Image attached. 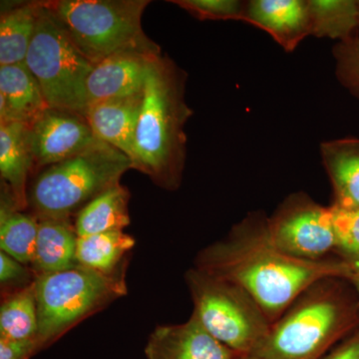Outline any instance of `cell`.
Wrapping results in <instances>:
<instances>
[{
  "mask_svg": "<svg viewBox=\"0 0 359 359\" xmlns=\"http://www.w3.org/2000/svg\"><path fill=\"white\" fill-rule=\"evenodd\" d=\"M195 264L249 292L271 323L313 283L330 276L351 280L354 273L337 256L304 261L285 254L271 240L268 218L261 212L250 214L223 240L201 250Z\"/></svg>",
  "mask_w": 359,
  "mask_h": 359,
  "instance_id": "6da1fadb",
  "label": "cell"
},
{
  "mask_svg": "<svg viewBox=\"0 0 359 359\" xmlns=\"http://www.w3.org/2000/svg\"><path fill=\"white\" fill-rule=\"evenodd\" d=\"M186 78L160 54L151 63L144 87L132 165L165 190L179 188L185 166V125L192 116L185 100Z\"/></svg>",
  "mask_w": 359,
  "mask_h": 359,
  "instance_id": "7a4b0ae2",
  "label": "cell"
},
{
  "mask_svg": "<svg viewBox=\"0 0 359 359\" xmlns=\"http://www.w3.org/2000/svg\"><path fill=\"white\" fill-rule=\"evenodd\" d=\"M359 327V297L348 278H321L271 325L250 355L259 359H323Z\"/></svg>",
  "mask_w": 359,
  "mask_h": 359,
  "instance_id": "3957f363",
  "label": "cell"
},
{
  "mask_svg": "<svg viewBox=\"0 0 359 359\" xmlns=\"http://www.w3.org/2000/svg\"><path fill=\"white\" fill-rule=\"evenodd\" d=\"M131 160L100 141L84 152L45 168L28 189L27 202L37 219H70L105 191L119 185Z\"/></svg>",
  "mask_w": 359,
  "mask_h": 359,
  "instance_id": "277c9868",
  "label": "cell"
},
{
  "mask_svg": "<svg viewBox=\"0 0 359 359\" xmlns=\"http://www.w3.org/2000/svg\"><path fill=\"white\" fill-rule=\"evenodd\" d=\"M125 266L106 273L76 264L35 280L39 349L60 339L78 323L127 294Z\"/></svg>",
  "mask_w": 359,
  "mask_h": 359,
  "instance_id": "5b68a950",
  "label": "cell"
},
{
  "mask_svg": "<svg viewBox=\"0 0 359 359\" xmlns=\"http://www.w3.org/2000/svg\"><path fill=\"white\" fill-rule=\"evenodd\" d=\"M44 4L94 66L125 49L160 50L142 28L149 0H49Z\"/></svg>",
  "mask_w": 359,
  "mask_h": 359,
  "instance_id": "8992f818",
  "label": "cell"
},
{
  "mask_svg": "<svg viewBox=\"0 0 359 359\" xmlns=\"http://www.w3.org/2000/svg\"><path fill=\"white\" fill-rule=\"evenodd\" d=\"M194 313L205 330L238 355H250L271 330L263 309L240 285L198 268L185 276Z\"/></svg>",
  "mask_w": 359,
  "mask_h": 359,
  "instance_id": "52a82bcc",
  "label": "cell"
},
{
  "mask_svg": "<svg viewBox=\"0 0 359 359\" xmlns=\"http://www.w3.org/2000/svg\"><path fill=\"white\" fill-rule=\"evenodd\" d=\"M25 65L39 81L49 107L84 115L85 85L94 65L73 43L44 1Z\"/></svg>",
  "mask_w": 359,
  "mask_h": 359,
  "instance_id": "ba28073f",
  "label": "cell"
},
{
  "mask_svg": "<svg viewBox=\"0 0 359 359\" xmlns=\"http://www.w3.org/2000/svg\"><path fill=\"white\" fill-rule=\"evenodd\" d=\"M271 240L290 257L320 261L335 256V233L332 207L314 202L304 193L285 200L268 218Z\"/></svg>",
  "mask_w": 359,
  "mask_h": 359,
  "instance_id": "9c48e42d",
  "label": "cell"
},
{
  "mask_svg": "<svg viewBox=\"0 0 359 359\" xmlns=\"http://www.w3.org/2000/svg\"><path fill=\"white\" fill-rule=\"evenodd\" d=\"M34 173L84 152L101 140L84 116L47 108L29 125Z\"/></svg>",
  "mask_w": 359,
  "mask_h": 359,
  "instance_id": "30bf717a",
  "label": "cell"
},
{
  "mask_svg": "<svg viewBox=\"0 0 359 359\" xmlns=\"http://www.w3.org/2000/svg\"><path fill=\"white\" fill-rule=\"evenodd\" d=\"M160 54L161 50L125 49L94 66L85 85L86 109L92 104L143 91L151 63Z\"/></svg>",
  "mask_w": 359,
  "mask_h": 359,
  "instance_id": "8fae6325",
  "label": "cell"
},
{
  "mask_svg": "<svg viewBox=\"0 0 359 359\" xmlns=\"http://www.w3.org/2000/svg\"><path fill=\"white\" fill-rule=\"evenodd\" d=\"M145 354L147 359H236L238 356L205 330L194 311L186 323L156 327L149 337Z\"/></svg>",
  "mask_w": 359,
  "mask_h": 359,
  "instance_id": "7c38bea8",
  "label": "cell"
},
{
  "mask_svg": "<svg viewBox=\"0 0 359 359\" xmlns=\"http://www.w3.org/2000/svg\"><path fill=\"white\" fill-rule=\"evenodd\" d=\"M245 22L269 33L287 52H292L311 35L308 1L252 0L245 2Z\"/></svg>",
  "mask_w": 359,
  "mask_h": 359,
  "instance_id": "4fadbf2b",
  "label": "cell"
},
{
  "mask_svg": "<svg viewBox=\"0 0 359 359\" xmlns=\"http://www.w3.org/2000/svg\"><path fill=\"white\" fill-rule=\"evenodd\" d=\"M143 99L144 90L133 95L92 104L84 113L97 138L121 151L131 162Z\"/></svg>",
  "mask_w": 359,
  "mask_h": 359,
  "instance_id": "5bb4252c",
  "label": "cell"
},
{
  "mask_svg": "<svg viewBox=\"0 0 359 359\" xmlns=\"http://www.w3.org/2000/svg\"><path fill=\"white\" fill-rule=\"evenodd\" d=\"M34 173L29 141V126L25 123L0 124V176L2 186L13 195L18 209L27 210L28 178Z\"/></svg>",
  "mask_w": 359,
  "mask_h": 359,
  "instance_id": "9a60e30c",
  "label": "cell"
},
{
  "mask_svg": "<svg viewBox=\"0 0 359 359\" xmlns=\"http://www.w3.org/2000/svg\"><path fill=\"white\" fill-rule=\"evenodd\" d=\"M47 108L41 87L25 62L0 66V124L29 125Z\"/></svg>",
  "mask_w": 359,
  "mask_h": 359,
  "instance_id": "2e32d148",
  "label": "cell"
},
{
  "mask_svg": "<svg viewBox=\"0 0 359 359\" xmlns=\"http://www.w3.org/2000/svg\"><path fill=\"white\" fill-rule=\"evenodd\" d=\"M321 158L332 190L334 205L359 208V139H339L321 144Z\"/></svg>",
  "mask_w": 359,
  "mask_h": 359,
  "instance_id": "e0dca14e",
  "label": "cell"
},
{
  "mask_svg": "<svg viewBox=\"0 0 359 359\" xmlns=\"http://www.w3.org/2000/svg\"><path fill=\"white\" fill-rule=\"evenodd\" d=\"M78 236L70 219H39V233L32 269L36 276L74 266Z\"/></svg>",
  "mask_w": 359,
  "mask_h": 359,
  "instance_id": "ac0fdd59",
  "label": "cell"
},
{
  "mask_svg": "<svg viewBox=\"0 0 359 359\" xmlns=\"http://www.w3.org/2000/svg\"><path fill=\"white\" fill-rule=\"evenodd\" d=\"M39 233V219L18 209L13 195L1 186L0 249L32 268Z\"/></svg>",
  "mask_w": 359,
  "mask_h": 359,
  "instance_id": "d6986e66",
  "label": "cell"
},
{
  "mask_svg": "<svg viewBox=\"0 0 359 359\" xmlns=\"http://www.w3.org/2000/svg\"><path fill=\"white\" fill-rule=\"evenodd\" d=\"M128 189L119 185L101 194L75 217L78 237L123 231L130 224Z\"/></svg>",
  "mask_w": 359,
  "mask_h": 359,
  "instance_id": "ffe728a7",
  "label": "cell"
},
{
  "mask_svg": "<svg viewBox=\"0 0 359 359\" xmlns=\"http://www.w3.org/2000/svg\"><path fill=\"white\" fill-rule=\"evenodd\" d=\"M41 1L25 2L2 11L0 18V66L25 62Z\"/></svg>",
  "mask_w": 359,
  "mask_h": 359,
  "instance_id": "44dd1931",
  "label": "cell"
},
{
  "mask_svg": "<svg viewBox=\"0 0 359 359\" xmlns=\"http://www.w3.org/2000/svg\"><path fill=\"white\" fill-rule=\"evenodd\" d=\"M134 245V238L123 231L78 237L76 262L102 273H114L124 266L125 255Z\"/></svg>",
  "mask_w": 359,
  "mask_h": 359,
  "instance_id": "7402d4cb",
  "label": "cell"
},
{
  "mask_svg": "<svg viewBox=\"0 0 359 359\" xmlns=\"http://www.w3.org/2000/svg\"><path fill=\"white\" fill-rule=\"evenodd\" d=\"M39 334L35 282L4 295L0 306V339H36Z\"/></svg>",
  "mask_w": 359,
  "mask_h": 359,
  "instance_id": "603a6c76",
  "label": "cell"
},
{
  "mask_svg": "<svg viewBox=\"0 0 359 359\" xmlns=\"http://www.w3.org/2000/svg\"><path fill=\"white\" fill-rule=\"evenodd\" d=\"M311 35L316 37L351 39L359 23L358 2L353 0H309Z\"/></svg>",
  "mask_w": 359,
  "mask_h": 359,
  "instance_id": "cb8c5ba5",
  "label": "cell"
},
{
  "mask_svg": "<svg viewBox=\"0 0 359 359\" xmlns=\"http://www.w3.org/2000/svg\"><path fill=\"white\" fill-rule=\"evenodd\" d=\"M330 207L335 233L334 255L356 273L359 271V208Z\"/></svg>",
  "mask_w": 359,
  "mask_h": 359,
  "instance_id": "d4e9b609",
  "label": "cell"
},
{
  "mask_svg": "<svg viewBox=\"0 0 359 359\" xmlns=\"http://www.w3.org/2000/svg\"><path fill=\"white\" fill-rule=\"evenodd\" d=\"M200 20L244 21L245 2L238 0H173Z\"/></svg>",
  "mask_w": 359,
  "mask_h": 359,
  "instance_id": "484cf974",
  "label": "cell"
},
{
  "mask_svg": "<svg viewBox=\"0 0 359 359\" xmlns=\"http://www.w3.org/2000/svg\"><path fill=\"white\" fill-rule=\"evenodd\" d=\"M334 56L340 82L359 96V39L341 41L335 47Z\"/></svg>",
  "mask_w": 359,
  "mask_h": 359,
  "instance_id": "4316f807",
  "label": "cell"
},
{
  "mask_svg": "<svg viewBox=\"0 0 359 359\" xmlns=\"http://www.w3.org/2000/svg\"><path fill=\"white\" fill-rule=\"evenodd\" d=\"M37 276L30 266L21 264L6 252H0V283L2 294H11L25 289L36 280Z\"/></svg>",
  "mask_w": 359,
  "mask_h": 359,
  "instance_id": "83f0119b",
  "label": "cell"
},
{
  "mask_svg": "<svg viewBox=\"0 0 359 359\" xmlns=\"http://www.w3.org/2000/svg\"><path fill=\"white\" fill-rule=\"evenodd\" d=\"M39 351L36 339H0V359H30Z\"/></svg>",
  "mask_w": 359,
  "mask_h": 359,
  "instance_id": "f1b7e54d",
  "label": "cell"
},
{
  "mask_svg": "<svg viewBox=\"0 0 359 359\" xmlns=\"http://www.w3.org/2000/svg\"><path fill=\"white\" fill-rule=\"evenodd\" d=\"M323 359H359V327Z\"/></svg>",
  "mask_w": 359,
  "mask_h": 359,
  "instance_id": "f546056e",
  "label": "cell"
},
{
  "mask_svg": "<svg viewBox=\"0 0 359 359\" xmlns=\"http://www.w3.org/2000/svg\"><path fill=\"white\" fill-rule=\"evenodd\" d=\"M351 285H353L354 290L358 292L359 297V271L354 273V275L351 276Z\"/></svg>",
  "mask_w": 359,
  "mask_h": 359,
  "instance_id": "4dcf8cb0",
  "label": "cell"
},
{
  "mask_svg": "<svg viewBox=\"0 0 359 359\" xmlns=\"http://www.w3.org/2000/svg\"><path fill=\"white\" fill-rule=\"evenodd\" d=\"M236 359H259L252 355H238Z\"/></svg>",
  "mask_w": 359,
  "mask_h": 359,
  "instance_id": "1f68e13d",
  "label": "cell"
},
{
  "mask_svg": "<svg viewBox=\"0 0 359 359\" xmlns=\"http://www.w3.org/2000/svg\"><path fill=\"white\" fill-rule=\"evenodd\" d=\"M358 8H359V1H358Z\"/></svg>",
  "mask_w": 359,
  "mask_h": 359,
  "instance_id": "d6a6232c",
  "label": "cell"
}]
</instances>
